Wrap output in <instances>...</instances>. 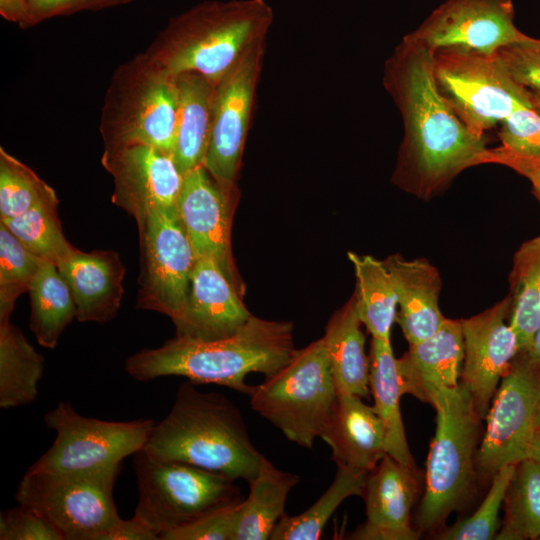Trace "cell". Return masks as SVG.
Masks as SVG:
<instances>
[{"label":"cell","instance_id":"6da1fadb","mask_svg":"<svg viewBox=\"0 0 540 540\" xmlns=\"http://www.w3.org/2000/svg\"><path fill=\"white\" fill-rule=\"evenodd\" d=\"M384 85L404 123L399 184L430 193L486 154L484 137L472 134L440 94L428 50L402 40L386 62Z\"/></svg>","mask_w":540,"mask_h":540},{"label":"cell","instance_id":"7a4b0ae2","mask_svg":"<svg viewBox=\"0 0 540 540\" xmlns=\"http://www.w3.org/2000/svg\"><path fill=\"white\" fill-rule=\"evenodd\" d=\"M294 325L290 321L251 316L234 334L215 340L175 336L155 349L141 350L126 359L130 377L150 381L182 376L196 384L211 383L250 395L249 373L270 376L281 369L294 351Z\"/></svg>","mask_w":540,"mask_h":540},{"label":"cell","instance_id":"3957f363","mask_svg":"<svg viewBox=\"0 0 540 540\" xmlns=\"http://www.w3.org/2000/svg\"><path fill=\"white\" fill-rule=\"evenodd\" d=\"M142 451L163 462L183 463L249 482L263 455L248 434L239 408L225 395L181 384L166 417L155 424Z\"/></svg>","mask_w":540,"mask_h":540},{"label":"cell","instance_id":"277c9868","mask_svg":"<svg viewBox=\"0 0 540 540\" xmlns=\"http://www.w3.org/2000/svg\"><path fill=\"white\" fill-rule=\"evenodd\" d=\"M274 14L265 0H207L173 17L144 51L174 75L198 73L217 84L263 43Z\"/></svg>","mask_w":540,"mask_h":540},{"label":"cell","instance_id":"5b68a950","mask_svg":"<svg viewBox=\"0 0 540 540\" xmlns=\"http://www.w3.org/2000/svg\"><path fill=\"white\" fill-rule=\"evenodd\" d=\"M431 405L436 410V430L418 513V526L424 532L440 528L473 492L482 427V418L463 382L439 391Z\"/></svg>","mask_w":540,"mask_h":540},{"label":"cell","instance_id":"8992f818","mask_svg":"<svg viewBox=\"0 0 540 540\" xmlns=\"http://www.w3.org/2000/svg\"><path fill=\"white\" fill-rule=\"evenodd\" d=\"M177 75L145 52L115 69L106 90L99 131L104 150L150 145L172 153L178 115Z\"/></svg>","mask_w":540,"mask_h":540},{"label":"cell","instance_id":"52a82bcc","mask_svg":"<svg viewBox=\"0 0 540 540\" xmlns=\"http://www.w3.org/2000/svg\"><path fill=\"white\" fill-rule=\"evenodd\" d=\"M336 390L324 339L295 350L277 372L254 386L251 408L291 442L312 448L333 409Z\"/></svg>","mask_w":540,"mask_h":540},{"label":"cell","instance_id":"ba28073f","mask_svg":"<svg viewBox=\"0 0 540 540\" xmlns=\"http://www.w3.org/2000/svg\"><path fill=\"white\" fill-rule=\"evenodd\" d=\"M138 503L135 514L158 535L243 500L235 481L183 463L134 454Z\"/></svg>","mask_w":540,"mask_h":540},{"label":"cell","instance_id":"9c48e42d","mask_svg":"<svg viewBox=\"0 0 540 540\" xmlns=\"http://www.w3.org/2000/svg\"><path fill=\"white\" fill-rule=\"evenodd\" d=\"M120 465L91 471H27L18 504L42 515L63 540H96L119 519L113 488Z\"/></svg>","mask_w":540,"mask_h":540},{"label":"cell","instance_id":"30bf717a","mask_svg":"<svg viewBox=\"0 0 540 540\" xmlns=\"http://www.w3.org/2000/svg\"><path fill=\"white\" fill-rule=\"evenodd\" d=\"M433 73L440 94L478 137L517 108L533 104L532 92L512 78L498 54L439 50L433 54Z\"/></svg>","mask_w":540,"mask_h":540},{"label":"cell","instance_id":"8fae6325","mask_svg":"<svg viewBox=\"0 0 540 540\" xmlns=\"http://www.w3.org/2000/svg\"><path fill=\"white\" fill-rule=\"evenodd\" d=\"M44 422L56 432L55 441L27 471L82 472L120 465L144 448L155 425L150 419L88 418L65 401L47 412Z\"/></svg>","mask_w":540,"mask_h":540},{"label":"cell","instance_id":"7c38bea8","mask_svg":"<svg viewBox=\"0 0 540 540\" xmlns=\"http://www.w3.org/2000/svg\"><path fill=\"white\" fill-rule=\"evenodd\" d=\"M135 221L140 252L136 307L175 322L186 306L196 254L178 214L151 210Z\"/></svg>","mask_w":540,"mask_h":540},{"label":"cell","instance_id":"4fadbf2b","mask_svg":"<svg viewBox=\"0 0 540 540\" xmlns=\"http://www.w3.org/2000/svg\"><path fill=\"white\" fill-rule=\"evenodd\" d=\"M540 406V364L518 352L492 398L476 455V472L490 480L527 457Z\"/></svg>","mask_w":540,"mask_h":540},{"label":"cell","instance_id":"5bb4252c","mask_svg":"<svg viewBox=\"0 0 540 540\" xmlns=\"http://www.w3.org/2000/svg\"><path fill=\"white\" fill-rule=\"evenodd\" d=\"M528 36L514 24L511 0H447L403 41L428 50L495 55Z\"/></svg>","mask_w":540,"mask_h":540},{"label":"cell","instance_id":"9a60e30c","mask_svg":"<svg viewBox=\"0 0 540 540\" xmlns=\"http://www.w3.org/2000/svg\"><path fill=\"white\" fill-rule=\"evenodd\" d=\"M264 55L253 47L217 84L209 145L203 166L222 187L237 188Z\"/></svg>","mask_w":540,"mask_h":540},{"label":"cell","instance_id":"2e32d148","mask_svg":"<svg viewBox=\"0 0 540 540\" xmlns=\"http://www.w3.org/2000/svg\"><path fill=\"white\" fill-rule=\"evenodd\" d=\"M103 167L112 175L111 201L134 219L151 210L178 214L184 174L172 153L150 145L104 150Z\"/></svg>","mask_w":540,"mask_h":540},{"label":"cell","instance_id":"e0dca14e","mask_svg":"<svg viewBox=\"0 0 540 540\" xmlns=\"http://www.w3.org/2000/svg\"><path fill=\"white\" fill-rule=\"evenodd\" d=\"M238 200V188L222 187L201 165L184 174L177 202L179 219L196 257L217 261L242 294L231 250V225Z\"/></svg>","mask_w":540,"mask_h":540},{"label":"cell","instance_id":"ac0fdd59","mask_svg":"<svg viewBox=\"0 0 540 540\" xmlns=\"http://www.w3.org/2000/svg\"><path fill=\"white\" fill-rule=\"evenodd\" d=\"M509 310L510 298L507 296L491 308L460 320L464 344L460 377L482 419L518 353L517 337L508 323Z\"/></svg>","mask_w":540,"mask_h":540},{"label":"cell","instance_id":"d6986e66","mask_svg":"<svg viewBox=\"0 0 540 540\" xmlns=\"http://www.w3.org/2000/svg\"><path fill=\"white\" fill-rule=\"evenodd\" d=\"M252 316L241 293L211 257L197 258L186 306L174 323L178 337L215 340L237 332Z\"/></svg>","mask_w":540,"mask_h":540},{"label":"cell","instance_id":"ffe728a7","mask_svg":"<svg viewBox=\"0 0 540 540\" xmlns=\"http://www.w3.org/2000/svg\"><path fill=\"white\" fill-rule=\"evenodd\" d=\"M417 470L386 454L368 473L363 495L366 520L351 534L356 540H416L411 510L418 493Z\"/></svg>","mask_w":540,"mask_h":540},{"label":"cell","instance_id":"44dd1931","mask_svg":"<svg viewBox=\"0 0 540 540\" xmlns=\"http://www.w3.org/2000/svg\"><path fill=\"white\" fill-rule=\"evenodd\" d=\"M57 268L71 291L79 322L105 323L115 318L126 273L116 251L76 249Z\"/></svg>","mask_w":540,"mask_h":540},{"label":"cell","instance_id":"7402d4cb","mask_svg":"<svg viewBox=\"0 0 540 540\" xmlns=\"http://www.w3.org/2000/svg\"><path fill=\"white\" fill-rule=\"evenodd\" d=\"M463 358L461 321L446 318L437 332L409 345L397 359L402 393L431 404L439 391L459 385Z\"/></svg>","mask_w":540,"mask_h":540},{"label":"cell","instance_id":"603a6c76","mask_svg":"<svg viewBox=\"0 0 540 540\" xmlns=\"http://www.w3.org/2000/svg\"><path fill=\"white\" fill-rule=\"evenodd\" d=\"M320 437L337 467L369 473L387 454L377 413L354 394L338 393Z\"/></svg>","mask_w":540,"mask_h":540},{"label":"cell","instance_id":"cb8c5ba5","mask_svg":"<svg viewBox=\"0 0 540 540\" xmlns=\"http://www.w3.org/2000/svg\"><path fill=\"white\" fill-rule=\"evenodd\" d=\"M397 295L396 321L409 345L437 332L446 318L439 307L441 279L425 259L406 260L399 254L384 261Z\"/></svg>","mask_w":540,"mask_h":540},{"label":"cell","instance_id":"d4e9b609","mask_svg":"<svg viewBox=\"0 0 540 540\" xmlns=\"http://www.w3.org/2000/svg\"><path fill=\"white\" fill-rule=\"evenodd\" d=\"M179 91L173 158L185 174L203 165L213 118L216 84L206 77L186 72L177 75Z\"/></svg>","mask_w":540,"mask_h":540},{"label":"cell","instance_id":"484cf974","mask_svg":"<svg viewBox=\"0 0 540 540\" xmlns=\"http://www.w3.org/2000/svg\"><path fill=\"white\" fill-rule=\"evenodd\" d=\"M357 314L354 295L325 326L324 339L332 378L338 393L367 398L370 392V359Z\"/></svg>","mask_w":540,"mask_h":540},{"label":"cell","instance_id":"4316f807","mask_svg":"<svg viewBox=\"0 0 540 540\" xmlns=\"http://www.w3.org/2000/svg\"><path fill=\"white\" fill-rule=\"evenodd\" d=\"M299 481V476L278 469L264 456L257 475L248 482V497L237 505L232 540L269 539Z\"/></svg>","mask_w":540,"mask_h":540},{"label":"cell","instance_id":"83f0119b","mask_svg":"<svg viewBox=\"0 0 540 540\" xmlns=\"http://www.w3.org/2000/svg\"><path fill=\"white\" fill-rule=\"evenodd\" d=\"M370 392L385 434L386 452L399 463L417 470L409 450L400 412L403 395L397 359L391 341L372 338L370 344Z\"/></svg>","mask_w":540,"mask_h":540},{"label":"cell","instance_id":"f1b7e54d","mask_svg":"<svg viewBox=\"0 0 540 540\" xmlns=\"http://www.w3.org/2000/svg\"><path fill=\"white\" fill-rule=\"evenodd\" d=\"M44 372V357L13 323H0V407L33 402Z\"/></svg>","mask_w":540,"mask_h":540},{"label":"cell","instance_id":"f546056e","mask_svg":"<svg viewBox=\"0 0 540 540\" xmlns=\"http://www.w3.org/2000/svg\"><path fill=\"white\" fill-rule=\"evenodd\" d=\"M355 277L354 297L358 317L372 338L391 341L397 314V295L383 261L370 255L348 252Z\"/></svg>","mask_w":540,"mask_h":540},{"label":"cell","instance_id":"4dcf8cb0","mask_svg":"<svg viewBox=\"0 0 540 540\" xmlns=\"http://www.w3.org/2000/svg\"><path fill=\"white\" fill-rule=\"evenodd\" d=\"M28 293L30 329L41 346L53 349L76 318L71 291L57 266L42 260Z\"/></svg>","mask_w":540,"mask_h":540},{"label":"cell","instance_id":"1f68e13d","mask_svg":"<svg viewBox=\"0 0 540 540\" xmlns=\"http://www.w3.org/2000/svg\"><path fill=\"white\" fill-rule=\"evenodd\" d=\"M508 323L527 351L540 328V236L524 242L514 255L510 274Z\"/></svg>","mask_w":540,"mask_h":540},{"label":"cell","instance_id":"d6a6232c","mask_svg":"<svg viewBox=\"0 0 540 540\" xmlns=\"http://www.w3.org/2000/svg\"><path fill=\"white\" fill-rule=\"evenodd\" d=\"M368 473L337 467L334 480L307 510L295 516L284 515L275 525L270 540H318L325 525L341 503L363 495Z\"/></svg>","mask_w":540,"mask_h":540},{"label":"cell","instance_id":"836d02e7","mask_svg":"<svg viewBox=\"0 0 540 540\" xmlns=\"http://www.w3.org/2000/svg\"><path fill=\"white\" fill-rule=\"evenodd\" d=\"M497 540L540 539V465L526 457L516 466L504 498Z\"/></svg>","mask_w":540,"mask_h":540},{"label":"cell","instance_id":"e575fe53","mask_svg":"<svg viewBox=\"0 0 540 540\" xmlns=\"http://www.w3.org/2000/svg\"><path fill=\"white\" fill-rule=\"evenodd\" d=\"M58 205L53 193L21 215L0 219L28 250L56 266L77 249L63 233Z\"/></svg>","mask_w":540,"mask_h":540},{"label":"cell","instance_id":"d590c367","mask_svg":"<svg viewBox=\"0 0 540 540\" xmlns=\"http://www.w3.org/2000/svg\"><path fill=\"white\" fill-rule=\"evenodd\" d=\"M41 262L0 221V323L10 321L17 298L29 291Z\"/></svg>","mask_w":540,"mask_h":540},{"label":"cell","instance_id":"8d00e7d4","mask_svg":"<svg viewBox=\"0 0 540 540\" xmlns=\"http://www.w3.org/2000/svg\"><path fill=\"white\" fill-rule=\"evenodd\" d=\"M53 193L30 167L0 147V219L21 215Z\"/></svg>","mask_w":540,"mask_h":540},{"label":"cell","instance_id":"74e56055","mask_svg":"<svg viewBox=\"0 0 540 540\" xmlns=\"http://www.w3.org/2000/svg\"><path fill=\"white\" fill-rule=\"evenodd\" d=\"M516 464L501 467L491 479L490 488L477 510L469 517L443 529L436 536L441 540H490L499 530V511Z\"/></svg>","mask_w":540,"mask_h":540},{"label":"cell","instance_id":"f35d334b","mask_svg":"<svg viewBox=\"0 0 540 540\" xmlns=\"http://www.w3.org/2000/svg\"><path fill=\"white\" fill-rule=\"evenodd\" d=\"M499 134L505 153L524 173L540 165V115L534 105H524L502 122Z\"/></svg>","mask_w":540,"mask_h":540},{"label":"cell","instance_id":"ab89813d","mask_svg":"<svg viewBox=\"0 0 540 540\" xmlns=\"http://www.w3.org/2000/svg\"><path fill=\"white\" fill-rule=\"evenodd\" d=\"M497 54L518 84L540 95V39L528 36L503 47Z\"/></svg>","mask_w":540,"mask_h":540},{"label":"cell","instance_id":"60d3db41","mask_svg":"<svg viewBox=\"0 0 540 540\" xmlns=\"http://www.w3.org/2000/svg\"><path fill=\"white\" fill-rule=\"evenodd\" d=\"M1 540H63L38 512L19 504L0 515Z\"/></svg>","mask_w":540,"mask_h":540},{"label":"cell","instance_id":"b9f144b4","mask_svg":"<svg viewBox=\"0 0 540 540\" xmlns=\"http://www.w3.org/2000/svg\"><path fill=\"white\" fill-rule=\"evenodd\" d=\"M134 0H25L23 17L19 24L29 28L42 21L67 16L81 11H98L126 5Z\"/></svg>","mask_w":540,"mask_h":540},{"label":"cell","instance_id":"7bdbcfd3","mask_svg":"<svg viewBox=\"0 0 540 540\" xmlns=\"http://www.w3.org/2000/svg\"><path fill=\"white\" fill-rule=\"evenodd\" d=\"M241 502V501H240ZM235 503L190 524L165 532L160 540H232Z\"/></svg>","mask_w":540,"mask_h":540},{"label":"cell","instance_id":"ee69618b","mask_svg":"<svg viewBox=\"0 0 540 540\" xmlns=\"http://www.w3.org/2000/svg\"><path fill=\"white\" fill-rule=\"evenodd\" d=\"M157 533L140 518L119 519L114 525L101 532L96 540H158Z\"/></svg>","mask_w":540,"mask_h":540},{"label":"cell","instance_id":"f6af8a7d","mask_svg":"<svg viewBox=\"0 0 540 540\" xmlns=\"http://www.w3.org/2000/svg\"><path fill=\"white\" fill-rule=\"evenodd\" d=\"M25 0H0V14L1 16L10 22L20 24Z\"/></svg>","mask_w":540,"mask_h":540},{"label":"cell","instance_id":"bcb514c9","mask_svg":"<svg viewBox=\"0 0 540 540\" xmlns=\"http://www.w3.org/2000/svg\"><path fill=\"white\" fill-rule=\"evenodd\" d=\"M527 457L533 459L540 465V427L536 428L533 433Z\"/></svg>","mask_w":540,"mask_h":540},{"label":"cell","instance_id":"7dc6e473","mask_svg":"<svg viewBox=\"0 0 540 540\" xmlns=\"http://www.w3.org/2000/svg\"><path fill=\"white\" fill-rule=\"evenodd\" d=\"M524 174L530 178L534 193L540 201V165L528 169Z\"/></svg>","mask_w":540,"mask_h":540},{"label":"cell","instance_id":"c3c4849f","mask_svg":"<svg viewBox=\"0 0 540 540\" xmlns=\"http://www.w3.org/2000/svg\"><path fill=\"white\" fill-rule=\"evenodd\" d=\"M532 360L540 364V328L538 329L530 348L525 351Z\"/></svg>","mask_w":540,"mask_h":540},{"label":"cell","instance_id":"681fc988","mask_svg":"<svg viewBox=\"0 0 540 540\" xmlns=\"http://www.w3.org/2000/svg\"><path fill=\"white\" fill-rule=\"evenodd\" d=\"M533 95V105L537 113L540 115V95L532 92Z\"/></svg>","mask_w":540,"mask_h":540},{"label":"cell","instance_id":"f907efd6","mask_svg":"<svg viewBox=\"0 0 540 540\" xmlns=\"http://www.w3.org/2000/svg\"><path fill=\"white\" fill-rule=\"evenodd\" d=\"M540 427V406L537 412L536 420H535V429Z\"/></svg>","mask_w":540,"mask_h":540}]
</instances>
